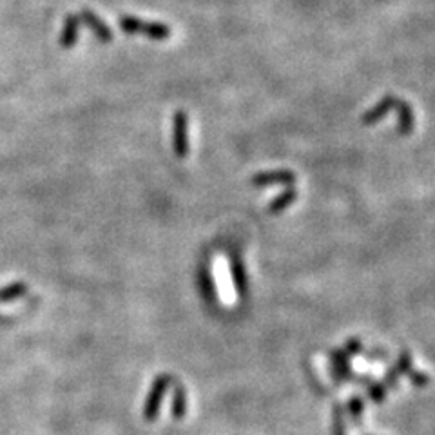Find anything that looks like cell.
I'll return each instance as SVG.
<instances>
[{
	"label": "cell",
	"mask_w": 435,
	"mask_h": 435,
	"mask_svg": "<svg viewBox=\"0 0 435 435\" xmlns=\"http://www.w3.org/2000/svg\"><path fill=\"white\" fill-rule=\"evenodd\" d=\"M120 27L127 35H145L153 40H167L171 36V27L162 22H145L135 17L120 18Z\"/></svg>",
	"instance_id": "1"
},
{
	"label": "cell",
	"mask_w": 435,
	"mask_h": 435,
	"mask_svg": "<svg viewBox=\"0 0 435 435\" xmlns=\"http://www.w3.org/2000/svg\"><path fill=\"white\" fill-rule=\"evenodd\" d=\"M172 144L178 156H185L189 153V122L183 111H176L172 118Z\"/></svg>",
	"instance_id": "2"
},
{
	"label": "cell",
	"mask_w": 435,
	"mask_h": 435,
	"mask_svg": "<svg viewBox=\"0 0 435 435\" xmlns=\"http://www.w3.org/2000/svg\"><path fill=\"white\" fill-rule=\"evenodd\" d=\"M397 100L399 98H395V96H385V98L381 100V102H377V104L374 105L370 111H367V113L362 114V123L370 125V123H376V122H379V120H383V118H385L386 114L392 111V109H395Z\"/></svg>",
	"instance_id": "3"
},
{
	"label": "cell",
	"mask_w": 435,
	"mask_h": 435,
	"mask_svg": "<svg viewBox=\"0 0 435 435\" xmlns=\"http://www.w3.org/2000/svg\"><path fill=\"white\" fill-rule=\"evenodd\" d=\"M163 390H165V379H158L154 383L153 386V392H151L149 399H147V403H145V410H144V415L147 419H153L158 412V404L163 397Z\"/></svg>",
	"instance_id": "4"
},
{
	"label": "cell",
	"mask_w": 435,
	"mask_h": 435,
	"mask_svg": "<svg viewBox=\"0 0 435 435\" xmlns=\"http://www.w3.org/2000/svg\"><path fill=\"white\" fill-rule=\"evenodd\" d=\"M399 113V132L401 135H408V132H412L413 129V111L412 107L403 102V100H397V105H395Z\"/></svg>",
	"instance_id": "5"
},
{
	"label": "cell",
	"mask_w": 435,
	"mask_h": 435,
	"mask_svg": "<svg viewBox=\"0 0 435 435\" xmlns=\"http://www.w3.org/2000/svg\"><path fill=\"white\" fill-rule=\"evenodd\" d=\"M27 287L22 281H15V283H9L4 289H0V303H11V301H17L22 296H26Z\"/></svg>",
	"instance_id": "6"
},
{
	"label": "cell",
	"mask_w": 435,
	"mask_h": 435,
	"mask_svg": "<svg viewBox=\"0 0 435 435\" xmlns=\"http://www.w3.org/2000/svg\"><path fill=\"white\" fill-rule=\"evenodd\" d=\"M86 15H87L86 20H87V22H89V26L93 27V31L96 33V36H98L100 40L109 42V40H111V38H113V33L109 31V27L105 26V24L102 22V20H98V18H96L93 13H86Z\"/></svg>",
	"instance_id": "7"
}]
</instances>
